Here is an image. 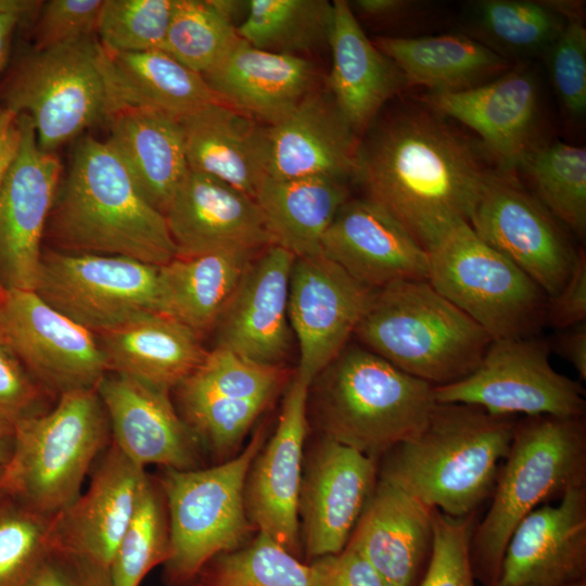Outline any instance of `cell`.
Segmentation results:
<instances>
[{"mask_svg": "<svg viewBox=\"0 0 586 586\" xmlns=\"http://www.w3.org/2000/svg\"><path fill=\"white\" fill-rule=\"evenodd\" d=\"M418 102L359 142L353 177L365 198L429 252L456 225L469 222L497 168L450 119Z\"/></svg>", "mask_w": 586, "mask_h": 586, "instance_id": "cell-1", "label": "cell"}, {"mask_svg": "<svg viewBox=\"0 0 586 586\" xmlns=\"http://www.w3.org/2000/svg\"><path fill=\"white\" fill-rule=\"evenodd\" d=\"M61 246L154 266L176 257L165 216L106 141L84 137L60 181L47 226Z\"/></svg>", "mask_w": 586, "mask_h": 586, "instance_id": "cell-2", "label": "cell"}, {"mask_svg": "<svg viewBox=\"0 0 586 586\" xmlns=\"http://www.w3.org/2000/svg\"><path fill=\"white\" fill-rule=\"evenodd\" d=\"M517 420L437 403L417 436L379 460L378 477L444 514L471 515L493 493Z\"/></svg>", "mask_w": 586, "mask_h": 586, "instance_id": "cell-3", "label": "cell"}, {"mask_svg": "<svg viewBox=\"0 0 586 586\" xmlns=\"http://www.w3.org/2000/svg\"><path fill=\"white\" fill-rule=\"evenodd\" d=\"M586 486L584 417L531 416L517 420L509 451L500 464L492 502L470 540L473 575L494 586L507 543L533 510Z\"/></svg>", "mask_w": 586, "mask_h": 586, "instance_id": "cell-4", "label": "cell"}, {"mask_svg": "<svg viewBox=\"0 0 586 586\" xmlns=\"http://www.w3.org/2000/svg\"><path fill=\"white\" fill-rule=\"evenodd\" d=\"M310 385L321 436L377 461L417 436L437 404L434 385L360 345L347 344Z\"/></svg>", "mask_w": 586, "mask_h": 586, "instance_id": "cell-5", "label": "cell"}, {"mask_svg": "<svg viewBox=\"0 0 586 586\" xmlns=\"http://www.w3.org/2000/svg\"><path fill=\"white\" fill-rule=\"evenodd\" d=\"M354 335L365 348L434 386L470 374L493 341L428 280L375 290Z\"/></svg>", "mask_w": 586, "mask_h": 586, "instance_id": "cell-6", "label": "cell"}, {"mask_svg": "<svg viewBox=\"0 0 586 586\" xmlns=\"http://www.w3.org/2000/svg\"><path fill=\"white\" fill-rule=\"evenodd\" d=\"M111 442L97 387L62 393L52 409L14 424L0 493L54 517L79 496L87 474Z\"/></svg>", "mask_w": 586, "mask_h": 586, "instance_id": "cell-7", "label": "cell"}, {"mask_svg": "<svg viewBox=\"0 0 586 586\" xmlns=\"http://www.w3.org/2000/svg\"><path fill=\"white\" fill-rule=\"evenodd\" d=\"M266 441L256 430L237 456L209 468L163 469L170 556L164 564L167 586H191L215 556L242 547L253 530L245 511L244 486L251 463Z\"/></svg>", "mask_w": 586, "mask_h": 586, "instance_id": "cell-8", "label": "cell"}, {"mask_svg": "<svg viewBox=\"0 0 586 586\" xmlns=\"http://www.w3.org/2000/svg\"><path fill=\"white\" fill-rule=\"evenodd\" d=\"M5 109L27 115L39 148L54 152L117 110L94 36L21 55L3 89Z\"/></svg>", "mask_w": 586, "mask_h": 586, "instance_id": "cell-9", "label": "cell"}, {"mask_svg": "<svg viewBox=\"0 0 586 586\" xmlns=\"http://www.w3.org/2000/svg\"><path fill=\"white\" fill-rule=\"evenodd\" d=\"M428 253L429 283L492 340L533 337L546 323V293L469 222L456 225Z\"/></svg>", "mask_w": 586, "mask_h": 586, "instance_id": "cell-10", "label": "cell"}, {"mask_svg": "<svg viewBox=\"0 0 586 586\" xmlns=\"http://www.w3.org/2000/svg\"><path fill=\"white\" fill-rule=\"evenodd\" d=\"M549 344L533 337L493 340L467 377L434 386L438 404H466L502 417L585 416L583 386L550 364Z\"/></svg>", "mask_w": 586, "mask_h": 586, "instance_id": "cell-11", "label": "cell"}, {"mask_svg": "<svg viewBox=\"0 0 586 586\" xmlns=\"http://www.w3.org/2000/svg\"><path fill=\"white\" fill-rule=\"evenodd\" d=\"M158 267L117 255L42 252L35 292L95 334L158 311Z\"/></svg>", "mask_w": 586, "mask_h": 586, "instance_id": "cell-12", "label": "cell"}, {"mask_svg": "<svg viewBox=\"0 0 586 586\" xmlns=\"http://www.w3.org/2000/svg\"><path fill=\"white\" fill-rule=\"evenodd\" d=\"M0 334L48 393L95 388L109 372L98 335L35 291L0 288Z\"/></svg>", "mask_w": 586, "mask_h": 586, "instance_id": "cell-13", "label": "cell"}, {"mask_svg": "<svg viewBox=\"0 0 586 586\" xmlns=\"http://www.w3.org/2000/svg\"><path fill=\"white\" fill-rule=\"evenodd\" d=\"M480 239L523 270L548 297L570 277L577 251L514 171L496 169L469 220Z\"/></svg>", "mask_w": 586, "mask_h": 586, "instance_id": "cell-14", "label": "cell"}, {"mask_svg": "<svg viewBox=\"0 0 586 586\" xmlns=\"http://www.w3.org/2000/svg\"><path fill=\"white\" fill-rule=\"evenodd\" d=\"M372 290L322 253L295 258L288 314L300 347L295 372L307 383L344 349L371 303Z\"/></svg>", "mask_w": 586, "mask_h": 586, "instance_id": "cell-15", "label": "cell"}, {"mask_svg": "<svg viewBox=\"0 0 586 586\" xmlns=\"http://www.w3.org/2000/svg\"><path fill=\"white\" fill-rule=\"evenodd\" d=\"M18 120L21 149L0 186V288L34 291L62 165L39 148L30 118Z\"/></svg>", "mask_w": 586, "mask_h": 586, "instance_id": "cell-16", "label": "cell"}, {"mask_svg": "<svg viewBox=\"0 0 586 586\" xmlns=\"http://www.w3.org/2000/svg\"><path fill=\"white\" fill-rule=\"evenodd\" d=\"M379 461L321 436L303 462L298 520L305 555L342 551L378 481Z\"/></svg>", "mask_w": 586, "mask_h": 586, "instance_id": "cell-17", "label": "cell"}, {"mask_svg": "<svg viewBox=\"0 0 586 586\" xmlns=\"http://www.w3.org/2000/svg\"><path fill=\"white\" fill-rule=\"evenodd\" d=\"M309 385L296 373L293 375L276 431L252 461L244 486L245 511L252 527L296 557Z\"/></svg>", "mask_w": 586, "mask_h": 586, "instance_id": "cell-18", "label": "cell"}, {"mask_svg": "<svg viewBox=\"0 0 586 586\" xmlns=\"http://www.w3.org/2000/svg\"><path fill=\"white\" fill-rule=\"evenodd\" d=\"M421 103L477 133L497 168L514 171L538 143L539 89L527 66L460 92H425Z\"/></svg>", "mask_w": 586, "mask_h": 586, "instance_id": "cell-19", "label": "cell"}, {"mask_svg": "<svg viewBox=\"0 0 586 586\" xmlns=\"http://www.w3.org/2000/svg\"><path fill=\"white\" fill-rule=\"evenodd\" d=\"M164 216L176 256L219 251L260 253L273 244L255 199L191 169L175 191Z\"/></svg>", "mask_w": 586, "mask_h": 586, "instance_id": "cell-20", "label": "cell"}, {"mask_svg": "<svg viewBox=\"0 0 586 586\" xmlns=\"http://www.w3.org/2000/svg\"><path fill=\"white\" fill-rule=\"evenodd\" d=\"M149 473L112 442L92 469L84 493L51 519V551L88 558L110 568Z\"/></svg>", "mask_w": 586, "mask_h": 586, "instance_id": "cell-21", "label": "cell"}, {"mask_svg": "<svg viewBox=\"0 0 586 586\" xmlns=\"http://www.w3.org/2000/svg\"><path fill=\"white\" fill-rule=\"evenodd\" d=\"M586 582V486L528 513L512 532L494 586Z\"/></svg>", "mask_w": 586, "mask_h": 586, "instance_id": "cell-22", "label": "cell"}, {"mask_svg": "<svg viewBox=\"0 0 586 586\" xmlns=\"http://www.w3.org/2000/svg\"><path fill=\"white\" fill-rule=\"evenodd\" d=\"M105 409L112 443L145 469L200 468V446L171 403L168 391L129 377L107 373L97 385Z\"/></svg>", "mask_w": 586, "mask_h": 586, "instance_id": "cell-23", "label": "cell"}, {"mask_svg": "<svg viewBox=\"0 0 586 586\" xmlns=\"http://www.w3.org/2000/svg\"><path fill=\"white\" fill-rule=\"evenodd\" d=\"M321 253L372 290L429 278L428 251L367 198L341 206L322 237Z\"/></svg>", "mask_w": 586, "mask_h": 586, "instance_id": "cell-24", "label": "cell"}, {"mask_svg": "<svg viewBox=\"0 0 586 586\" xmlns=\"http://www.w3.org/2000/svg\"><path fill=\"white\" fill-rule=\"evenodd\" d=\"M294 262L292 253L276 244L253 259L215 327L216 347L283 366L291 345L288 300Z\"/></svg>", "mask_w": 586, "mask_h": 586, "instance_id": "cell-25", "label": "cell"}, {"mask_svg": "<svg viewBox=\"0 0 586 586\" xmlns=\"http://www.w3.org/2000/svg\"><path fill=\"white\" fill-rule=\"evenodd\" d=\"M432 543L433 509L378 477L345 547L358 552L384 586H419Z\"/></svg>", "mask_w": 586, "mask_h": 586, "instance_id": "cell-26", "label": "cell"}, {"mask_svg": "<svg viewBox=\"0 0 586 586\" xmlns=\"http://www.w3.org/2000/svg\"><path fill=\"white\" fill-rule=\"evenodd\" d=\"M266 177H332L356 168L359 141L333 100L310 92L281 120L267 126Z\"/></svg>", "mask_w": 586, "mask_h": 586, "instance_id": "cell-27", "label": "cell"}, {"mask_svg": "<svg viewBox=\"0 0 586 586\" xmlns=\"http://www.w3.org/2000/svg\"><path fill=\"white\" fill-rule=\"evenodd\" d=\"M203 76L224 103L268 126L313 92L316 72L302 56L260 50L239 38Z\"/></svg>", "mask_w": 586, "mask_h": 586, "instance_id": "cell-28", "label": "cell"}, {"mask_svg": "<svg viewBox=\"0 0 586 586\" xmlns=\"http://www.w3.org/2000/svg\"><path fill=\"white\" fill-rule=\"evenodd\" d=\"M332 4L329 87L335 106L358 136L408 86L395 63L367 37L349 2L335 0Z\"/></svg>", "mask_w": 586, "mask_h": 586, "instance_id": "cell-29", "label": "cell"}, {"mask_svg": "<svg viewBox=\"0 0 586 586\" xmlns=\"http://www.w3.org/2000/svg\"><path fill=\"white\" fill-rule=\"evenodd\" d=\"M109 371L170 392L204 360L201 336L161 311L97 334Z\"/></svg>", "mask_w": 586, "mask_h": 586, "instance_id": "cell-30", "label": "cell"}, {"mask_svg": "<svg viewBox=\"0 0 586 586\" xmlns=\"http://www.w3.org/2000/svg\"><path fill=\"white\" fill-rule=\"evenodd\" d=\"M189 169L217 178L255 199L266 178V130L224 103L181 119Z\"/></svg>", "mask_w": 586, "mask_h": 586, "instance_id": "cell-31", "label": "cell"}, {"mask_svg": "<svg viewBox=\"0 0 586 586\" xmlns=\"http://www.w3.org/2000/svg\"><path fill=\"white\" fill-rule=\"evenodd\" d=\"M106 124V142L145 199L164 215L189 170L180 120L153 110L120 107Z\"/></svg>", "mask_w": 586, "mask_h": 586, "instance_id": "cell-32", "label": "cell"}, {"mask_svg": "<svg viewBox=\"0 0 586 586\" xmlns=\"http://www.w3.org/2000/svg\"><path fill=\"white\" fill-rule=\"evenodd\" d=\"M375 47L392 60L408 88L460 92L482 86L512 64L463 33L431 36H381Z\"/></svg>", "mask_w": 586, "mask_h": 586, "instance_id": "cell-33", "label": "cell"}, {"mask_svg": "<svg viewBox=\"0 0 586 586\" xmlns=\"http://www.w3.org/2000/svg\"><path fill=\"white\" fill-rule=\"evenodd\" d=\"M104 68L117 110L146 109L181 119L222 102L203 75L163 50L123 53L104 50Z\"/></svg>", "mask_w": 586, "mask_h": 586, "instance_id": "cell-34", "label": "cell"}, {"mask_svg": "<svg viewBox=\"0 0 586 586\" xmlns=\"http://www.w3.org/2000/svg\"><path fill=\"white\" fill-rule=\"evenodd\" d=\"M258 254L219 251L174 257L158 267V311L175 318L202 336L215 329Z\"/></svg>", "mask_w": 586, "mask_h": 586, "instance_id": "cell-35", "label": "cell"}, {"mask_svg": "<svg viewBox=\"0 0 586 586\" xmlns=\"http://www.w3.org/2000/svg\"><path fill=\"white\" fill-rule=\"evenodd\" d=\"M348 199L345 180L332 177H266L255 198L273 244L295 258L321 254L322 237Z\"/></svg>", "mask_w": 586, "mask_h": 586, "instance_id": "cell-36", "label": "cell"}, {"mask_svg": "<svg viewBox=\"0 0 586 586\" xmlns=\"http://www.w3.org/2000/svg\"><path fill=\"white\" fill-rule=\"evenodd\" d=\"M565 23L548 0H480L469 4L462 33L512 64L544 58Z\"/></svg>", "mask_w": 586, "mask_h": 586, "instance_id": "cell-37", "label": "cell"}, {"mask_svg": "<svg viewBox=\"0 0 586 586\" xmlns=\"http://www.w3.org/2000/svg\"><path fill=\"white\" fill-rule=\"evenodd\" d=\"M244 22L237 27L251 46L301 56L329 40L333 4L326 0H251Z\"/></svg>", "mask_w": 586, "mask_h": 586, "instance_id": "cell-38", "label": "cell"}, {"mask_svg": "<svg viewBox=\"0 0 586 586\" xmlns=\"http://www.w3.org/2000/svg\"><path fill=\"white\" fill-rule=\"evenodd\" d=\"M241 2L175 0L163 51L204 75L239 40L233 16Z\"/></svg>", "mask_w": 586, "mask_h": 586, "instance_id": "cell-39", "label": "cell"}, {"mask_svg": "<svg viewBox=\"0 0 586 586\" xmlns=\"http://www.w3.org/2000/svg\"><path fill=\"white\" fill-rule=\"evenodd\" d=\"M534 196L579 237L586 231V150L561 141L537 143L521 162Z\"/></svg>", "mask_w": 586, "mask_h": 586, "instance_id": "cell-40", "label": "cell"}, {"mask_svg": "<svg viewBox=\"0 0 586 586\" xmlns=\"http://www.w3.org/2000/svg\"><path fill=\"white\" fill-rule=\"evenodd\" d=\"M288 379L283 366L256 362L215 346L175 390L180 407L208 399L272 400Z\"/></svg>", "mask_w": 586, "mask_h": 586, "instance_id": "cell-41", "label": "cell"}, {"mask_svg": "<svg viewBox=\"0 0 586 586\" xmlns=\"http://www.w3.org/2000/svg\"><path fill=\"white\" fill-rule=\"evenodd\" d=\"M170 556V526L158 477L148 475L110 564L114 586H140Z\"/></svg>", "mask_w": 586, "mask_h": 586, "instance_id": "cell-42", "label": "cell"}, {"mask_svg": "<svg viewBox=\"0 0 586 586\" xmlns=\"http://www.w3.org/2000/svg\"><path fill=\"white\" fill-rule=\"evenodd\" d=\"M191 586H310L309 564L258 532L249 545L211 559Z\"/></svg>", "mask_w": 586, "mask_h": 586, "instance_id": "cell-43", "label": "cell"}, {"mask_svg": "<svg viewBox=\"0 0 586 586\" xmlns=\"http://www.w3.org/2000/svg\"><path fill=\"white\" fill-rule=\"evenodd\" d=\"M51 519L0 493V586H31L51 552Z\"/></svg>", "mask_w": 586, "mask_h": 586, "instance_id": "cell-44", "label": "cell"}, {"mask_svg": "<svg viewBox=\"0 0 586 586\" xmlns=\"http://www.w3.org/2000/svg\"><path fill=\"white\" fill-rule=\"evenodd\" d=\"M175 0H103L97 30L106 52L163 50Z\"/></svg>", "mask_w": 586, "mask_h": 586, "instance_id": "cell-45", "label": "cell"}, {"mask_svg": "<svg viewBox=\"0 0 586 586\" xmlns=\"http://www.w3.org/2000/svg\"><path fill=\"white\" fill-rule=\"evenodd\" d=\"M474 515L455 518L433 509L432 551L419 586H477L470 559Z\"/></svg>", "mask_w": 586, "mask_h": 586, "instance_id": "cell-46", "label": "cell"}, {"mask_svg": "<svg viewBox=\"0 0 586 586\" xmlns=\"http://www.w3.org/2000/svg\"><path fill=\"white\" fill-rule=\"evenodd\" d=\"M555 90L572 116L586 109V28L583 18L566 20L565 26L544 56Z\"/></svg>", "mask_w": 586, "mask_h": 586, "instance_id": "cell-47", "label": "cell"}, {"mask_svg": "<svg viewBox=\"0 0 586 586\" xmlns=\"http://www.w3.org/2000/svg\"><path fill=\"white\" fill-rule=\"evenodd\" d=\"M103 0L43 1L34 28V49L94 36Z\"/></svg>", "mask_w": 586, "mask_h": 586, "instance_id": "cell-48", "label": "cell"}, {"mask_svg": "<svg viewBox=\"0 0 586 586\" xmlns=\"http://www.w3.org/2000/svg\"><path fill=\"white\" fill-rule=\"evenodd\" d=\"M47 393L0 334V422L14 426L40 412L38 407Z\"/></svg>", "mask_w": 586, "mask_h": 586, "instance_id": "cell-49", "label": "cell"}, {"mask_svg": "<svg viewBox=\"0 0 586 586\" xmlns=\"http://www.w3.org/2000/svg\"><path fill=\"white\" fill-rule=\"evenodd\" d=\"M31 586H114L110 568L85 557L51 551Z\"/></svg>", "mask_w": 586, "mask_h": 586, "instance_id": "cell-50", "label": "cell"}, {"mask_svg": "<svg viewBox=\"0 0 586 586\" xmlns=\"http://www.w3.org/2000/svg\"><path fill=\"white\" fill-rule=\"evenodd\" d=\"M309 573L310 586H384L373 568L348 547L314 559Z\"/></svg>", "mask_w": 586, "mask_h": 586, "instance_id": "cell-51", "label": "cell"}, {"mask_svg": "<svg viewBox=\"0 0 586 586\" xmlns=\"http://www.w3.org/2000/svg\"><path fill=\"white\" fill-rule=\"evenodd\" d=\"M586 320V255L584 250L577 256L563 288L548 297L546 322L564 330Z\"/></svg>", "mask_w": 586, "mask_h": 586, "instance_id": "cell-52", "label": "cell"}, {"mask_svg": "<svg viewBox=\"0 0 586 586\" xmlns=\"http://www.w3.org/2000/svg\"><path fill=\"white\" fill-rule=\"evenodd\" d=\"M353 12L378 23H420L431 12L426 1L411 0H356L351 4Z\"/></svg>", "mask_w": 586, "mask_h": 586, "instance_id": "cell-53", "label": "cell"}, {"mask_svg": "<svg viewBox=\"0 0 586 586\" xmlns=\"http://www.w3.org/2000/svg\"><path fill=\"white\" fill-rule=\"evenodd\" d=\"M549 346L565 358L576 370L581 380H586V323L561 330Z\"/></svg>", "mask_w": 586, "mask_h": 586, "instance_id": "cell-54", "label": "cell"}, {"mask_svg": "<svg viewBox=\"0 0 586 586\" xmlns=\"http://www.w3.org/2000/svg\"><path fill=\"white\" fill-rule=\"evenodd\" d=\"M21 143L18 115L9 109H0V186L18 155Z\"/></svg>", "mask_w": 586, "mask_h": 586, "instance_id": "cell-55", "label": "cell"}, {"mask_svg": "<svg viewBox=\"0 0 586 586\" xmlns=\"http://www.w3.org/2000/svg\"><path fill=\"white\" fill-rule=\"evenodd\" d=\"M42 3L36 0H0V14L12 15L24 22L39 13Z\"/></svg>", "mask_w": 586, "mask_h": 586, "instance_id": "cell-56", "label": "cell"}, {"mask_svg": "<svg viewBox=\"0 0 586 586\" xmlns=\"http://www.w3.org/2000/svg\"><path fill=\"white\" fill-rule=\"evenodd\" d=\"M20 23L15 16L0 14V73L8 62L13 35Z\"/></svg>", "mask_w": 586, "mask_h": 586, "instance_id": "cell-57", "label": "cell"}, {"mask_svg": "<svg viewBox=\"0 0 586 586\" xmlns=\"http://www.w3.org/2000/svg\"><path fill=\"white\" fill-rule=\"evenodd\" d=\"M13 426L0 422V467H3L12 451Z\"/></svg>", "mask_w": 586, "mask_h": 586, "instance_id": "cell-58", "label": "cell"}, {"mask_svg": "<svg viewBox=\"0 0 586 586\" xmlns=\"http://www.w3.org/2000/svg\"><path fill=\"white\" fill-rule=\"evenodd\" d=\"M574 586H586V582H583V583H579V584H576Z\"/></svg>", "mask_w": 586, "mask_h": 586, "instance_id": "cell-59", "label": "cell"}, {"mask_svg": "<svg viewBox=\"0 0 586 586\" xmlns=\"http://www.w3.org/2000/svg\"><path fill=\"white\" fill-rule=\"evenodd\" d=\"M2 467H0V473H1Z\"/></svg>", "mask_w": 586, "mask_h": 586, "instance_id": "cell-60", "label": "cell"}]
</instances>
